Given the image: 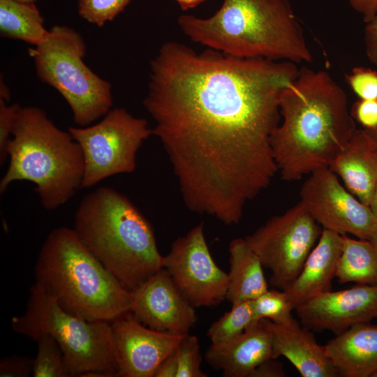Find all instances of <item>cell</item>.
Wrapping results in <instances>:
<instances>
[{"mask_svg":"<svg viewBox=\"0 0 377 377\" xmlns=\"http://www.w3.org/2000/svg\"><path fill=\"white\" fill-rule=\"evenodd\" d=\"M300 201L323 229L369 240L377 217L340 183L330 168L309 174L301 187Z\"/></svg>","mask_w":377,"mask_h":377,"instance_id":"7c38bea8","label":"cell"},{"mask_svg":"<svg viewBox=\"0 0 377 377\" xmlns=\"http://www.w3.org/2000/svg\"><path fill=\"white\" fill-rule=\"evenodd\" d=\"M21 2H26V3H35L38 0H15Z\"/></svg>","mask_w":377,"mask_h":377,"instance_id":"b9f144b4","label":"cell"},{"mask_svg":"<svg viewBox=\"0 0 377 377\" xmlns=\"http://www.w3.org/2000/svg\"><path fill=\"white\" fill-rule=\"evenodd\" d=\"M261 321L271 337L273 358L283 356L302 377L338 376L325 346L320 345L311 330L296 319L284 324L268 319Z\"/></svg>","mask_w":377,"mask_h":377,"instance_id":"2e32d148","label":"cell"},{"mask_svg":"<svg viewBox=\"0 0 377 377\" xmlns=\"http://www.w3.org/2000/svg\"><path fill=\"white\" fill-rule=\"evenodd\" d=\"M130 312L145 325L176 334H189L197 323L195 307L161 268L130 290Z\"/></svg>","mask_w":377,"mask_h":377,"instance_id":"4fadbf2b","label":"cell"},{"mask_svg":"<svg viewBox=\"0 0 377 377\" xmlns=\"http://www.w3.org/2000/svg\"><path fill=\"white\" fill-rule=\"evenodd\" d=\"M283 364L274 358H269L258 365L250 377H284Z\"/></svg>","mask_w":377,"mask_h":377,"instance_id":"836d02e7","label":"cell"},{"mask_svg":"<svg viewBox=\"0 0 377 377\" xmlns=\"http://www.w3.org/2000/svg\"><path fill=\"white\" fill-rule=\"evenodd\" d=\"M21 106L17 103L8 105L0 99V163L2 165L7 156V147L12 136L17 112Z\"/></svg>","mask_w":377,"mask_h":377,"instance_id":"f546056e","label":"cell"},{"mask_svg":"<svg viewBox=\"0 0 377 377\" xmlns=\"http://www.w3.org/2000/svg\"><path fill=\"white\" fill-rule=\"evenodd\" d=\"M252 300L232 304L231 309L214 321L207 330L211 344L229 342L254 326Z\"/></svg>","mask_w":377,"mask_h":377,"instance_id":"cb8c5ba5","label":"cell"},{"mask_svg":"<svg viewBox=\"0 0 377 377\" xmlns=\"http://www.w3.org/2000/svg\"><path fill=\"white\" fill-rule=\"evenodd\" d=\"M0 34L37 46L46 39L49 30L35 3L0 0Z\"/></svg>","mask_w":377,"mask_h":377,"instance_id":"7402d4cb","label":"cell"},{"mask_svg":"<svg viewBox=\"0 0 377 377\" xmlns=\"http://www.w3.org/2000/svg\"><path fill=\"white\" fill-rule=\"evenodd\" d=\"M230 270L226 300L231 304L253 300L268 290L263 265L244 238L228 246Z\"/></svg>","mask_w":377,"mask_h":377,"instance_id":"44dd1931","label":"cell"},{"mask_svg":"<svg viewBox=\"0 0 377 377\" xmlns=\"http://www.w3.org/2000/svg\"><path fill=\"white\" fill-rule=\"evenodd\" d=\"M35 283L67 311L91 321L112 322L130 311V290L87 249L73 228L59 227L44 241Z\"/></svg>","mask_w":377,"mask_h":377,"instance_id":"5b68a950","label":"cell"},{"mask_svg":"<svg viewBox=\"0 0 377 377\" xmlns=\"http://www.w3.org/2000/svg\"><path fill=\"white\" fill-rule=\"evenodd\" d=\"M131 0H77L80 17L91 24L102 27L118 15Z\"/></svg>","mask_w":377,"mask_h":377,"instance_id":"83f0119b","label":"cell"},{"mask_svg":"<svg viewBox=\"0 0 377 377\" xmlns=\"http://www.w3.org/2000/svg\"><path fill=\"white\" fill-rule=\"evenodd\" d=\"M323 228L302 201L269 218L245 239L271 272L270 284L287 290L317 243Z\"/></svg>","mask_w":377,"mask_h":377,"instance_id":"30bf717a","label":"cell"},{"mask_svg":"<svg viewBox=\"0 0 377 377\" xmlns=\"http://www.w3.org/2000/svg\"><path fill=\"white\" fill-rule=\"evenodd\" d=\"M300 323L311 331L339 334L377 318V286L356 284L320 294L295 309Z\"/></svg>","mask_w":377,"mask_h":377,"instance_id":"9a60e30c","label":"cell"},{"mask_svg":"<svg viewBox=\"0 0 377 377\" xmlns=\"http://www.w3.org/2000/svg\"><path fill=\"white\" fill-rule=\"evenodd\" d=\"M330 168L352 194L369 206L377 178V145L366 129H356Z\"/></svg>","mask_w":377,"mask_h":377,"instance_id":"ffe728a7","label":"cell"},{"mask_svg":"<svg viewBox=\"0 0 377 377\" xmlns=\"http://www.w3.org/2000/svg\"><path fill=\"white\" fill-rule=\"evenodd\" d=\"M29 54L38 77L63 96L77 125L89 126L111 109V85L84 63L86 45L77 31L55 25Z\"/></svg>","mask_w":377,"mask_h":377,"instance_id":"ba28073f","label":"cell"},{"mask_svg":"<svg viewBox=\"0 0 377 377\" xmlns=\"http://www.w3.org/2000/svg\"><path fill=\"white\" fill-rule=\"evenodd\" d=\"M342 249V235L323 229L300 272L285 290L295 309L308 300L332 290V281L336 277Z\"/></svg>","mask_w":377,"mask_h":377,"instance_id":"e0dca14e","label":"cell"},{"mask_svg":"<svg viewBox=\"0 0 377 377\" xmlns=\"http://www.w3.org/2000/svg\"><path fill=\"white\" fill-rule=\"evenodd\" d=\"M369 240L377 247V220Z\"/></svg>","mask_w":377,"mask_h":377,"instance_id":"ab89813d","label":"cell"},{"mask_svg":"<svg viewBox=\"0 0 377 377\" xmlns=\"http://www.w3.org/2000/svg\"><path fill=\"white\" fill-rule=\"evenodd\" d=\"M163 268L195 308L216 306L226 300L228 273L212 258L203 223L173 241L169 253L163 256Z\"/></svg>","mask_w":377,"mask_h":377,"instance_id":"8fae6325","label":"cell"},{"mask_svg":"<svg viewBox=\"0 0 377 377\" xmlns=\"http://www.w3.org/2000/svg\"><path fill=\"white\" fill-rule=\"evenodd\" d=\"M110 323L121 377H154L186 335L151 329L130 311Z\"/></svg>","mask_w":377,"mask_h":377,"instance_id":"5bb4252c","label":"cell"},{"mask_svg":"<svg viewBox=\"0 0 377 377\" xmlns=\"http://www.w3.org/2000/svg\"><path fill=\"white\" fill-rule=\"evenodd\" d=\"M252 302L253 325L263 319L279 324L287 323L294 319L292 311L295 309L285 290L268 289Z\"/></svg>","mask_w":377,"mask_h":377,"instance_id":"d4e9b609","label":"cell"},{"mask_svg":"<svg viewBox=\"0 0 377 377\" xmlns=\"http://www.w3.org/2000/svg\"><path fill=\"white\" fill-rule=\"evenodd\" d=\"M367 130V129H366ZM370 135L372 137L377 145V128L373 130H367Z\"/></svg>","mask_w":377,"mask_h":377,"instance_id":"60d3db41","label":"cell"},{"mask_svg":"<svg viewBox=\"0 0 377 377\" xmlns=\"http://www.w3.org/2000/svg\"><path fill=\"white\" fill-rule=\"evenodd\" d=\"M175 350L161 362L154 377H177L178 363Z\"/></svg>","mask_w":377,"mask_h":377,"instance_id":"d590c367","label":"cell"},{"mask_svg":"<svg viewBox=\"0 0 377 377\" xmlns=\"http://www.w3.org/2000/svg\"><path fill=\"white\" fill-rule=\"evenodd\" d=\"M343 236L336 277L339 283L377 286V247L369 240Z\"/></svg>","mask_w":377,"mask_h":377,"instance_id":"603a6c76","label":"cell"},{"mask_svg":"<svg viewBox=\"0 0 377 377\" xmlns=\"http://www.w3.org/2000/svg\"><path fill=\"white\" fill-rule=\"evenodd\" d=\"M369 207L371 209L374 214H375V216L377 217V178H376L374 192L371 202L369 204Z\"/></svg>","mask_w":377,"mask_h":377,"instance_id":"f35d334b","label":"cell"},{"mask_svg":"<svg viewBox=\"0 0 377 377\" xmlns=\"http://www.w3.org/2000/svg\"><path fill=\"white\" fill-rule=\"evenodd\" d=\"M10 98V94L8 88L4 84V82L2 80H1L0 99H3L6 101V102H8L9 101Z\"/></svg>","mask_w":377,"mask_h":377,"instance_id":"74e56055","label":"cell"},{"mask_svg":"<svg viewBox=\"0 0 377 377\" xmlns=\"http://www.w3.org/2000/svg\"><path fill=\"white\" fill-rule=\"evenodd\" d=\"M177 22L194 43L228 55L297 64L313 60L288 0H223L208 18L182 15Z\"/></svg>","mask_w":377,"mask_h":377,"instance_id":"3957f363","label":"cell"},{"mask_svg":"<svg viewBox=\"0 0 377 377\" xmlns=\"http://www.w3.org/2000/svg\"><path fill=\"white\" fill-rule=\"evenodd\" d=\"M298 71L288 61L161 46L143 105L190 211L237 224L269 186L278 172L271 138L281 96Z\"/></svg>","mask_w":377,"mask_h":377,"instance_id":"6da1fadb","label":"cell"},{"mask_svg":"<svg viewBox=\"0 0 377 377\" xmlns=\"http://www.w3.org/2000/svg\"><path fill=\"white\" fill-rule=\"evenodd\" d=\"M7 156L8 167L0 181L1 193L13 182H30L36 185L42 206L52 211L82 188L84 161L80 145L40 108H20Z\"/></svg>","mask_w":377,"mask_h":377,"instance_id":"8992f818","label":"cell"},{"mask_svg":"<svg viewBox=\"0 0 377 377\" xmlns=\"http://www.w3.org/2000/svg\"><path fill=\"white\" fill-rule=\"evenodd\" d=\"M324 346L338 376L377 377V325H355Z\"/></svg>","mask_w":377,"mask_h":377,"instance_id":"d6986e66","label":"cell"},{"mask_svg":"<svg viewBox=\"0 0 377 377\" xmlns=\"http://www.w3.org/2000/svg\"><path fill=\"white\" fill-rule=\"evenodd\" d=\"M205 357L224 377H250L258 365L273 358L271 337L260 320L229 342L211 344Z\"/></svg>","mask_w":377,"mask_h":377,"instance_id":"ac0fdd59","label":"cell"},{"mask_svg":"<svg viewBox=\"0 0 377 377\" xmlns=\"http://www.w3.org/2000/svg\"><path fill=\"white\" fill-rule=\"evenodd\" d=\"M358 13L364 22H368L377 14V0H347Z\"/></svg>","mask_w":377,"mask_h":377,"instance_id":"e575fe53","label":"cell"},{"mask_svg":"<svg viewBox=\"0 0 377 377\" xmlns=\"http://www.w3.org/2000/svg\"><path fill=\"white\" fill-rule=\"evenodd\" d=\"M178 371L177 377H206L201 370L202 355L198 338L186 334L175 350Z\"/></svg>","mask_w":377,"mask_h":377,"instance_id":"4316f807","label":"cell"},{"mask_svg":"<svg viewBox=\"0 0 377 377\" xmlns=\"http://www.w3.org/2000/svg\"><path fill=\"white\" fill-rule=\"evenodd\" d=\"M350 114L363 128L373 130L377 128V100H358L353 104Z\"/></svg>","mask_w":377,"mask_h":377,"instance_id":"1f68e13d","label":"cell"},{"mask_svg":"<svg viewBox=\"0 0 377 377\" xmlns=\"http://www.w3.org/2000/svg\"><path fill=\"white\" fill-rule=\"evenodd\" d=\"M37 353L33 359L34 377H70L64 354L57 342L49 334L40 336L36 341Z\"/></svg>","mask_w":377,"mask_h":377,"instance_id":"484cf974","label":"cell"},{"mask_svg":"<svg viewBox=\"0 0 377 377\" xmlns=\"http://www.w3.org/2000/svg\"><path fill=\"white\" fill-rule=\"evenodd\" d=\"M10 325L34 341L43 334L52 336L62 350L70 377L120 376L110 322L88 320L67 311L36 283L25 311L13 316Z\"/></svg>","mask_w":377,"mask_h":377,"instance_id":"52a82bcc","label":"cell"},{"mask_svg":"<svg viewBox=\"0 0 377 377\" xmlns=\"http://www.w3.org/2000/svg\"><path fill=\"white\" fill-rule=\"evenodd\" d=\"M364 39L367 57L377 66V14L370 21L366 22Z\"/></svg>","mask_w":377,"mask_h":377,"instance_id":"d6a6232c","label":"cell"},{"mask_svg":"<svg viewBox=\"0 0 377 377\" xmlns=\"http://www.w3.org/2000/svg\"><path fill=\"white\" fill-rule=\"evenodd\" d=\"M68 131L83 154L82 188L117 174L133 172L137 153L152 135L145 119L134 117L122 108H111L95 124L69 127Z\"/></svg>","mask_w":377,"mask_h":377,"instance_id":"9c48e42d","label":"cell"},{"mask_svg":"<svg viewBox=\"0 0 377 377\" xmlns=\"http://www.w3.org/2000/svg\"><path fill=\"white\" fill-rule=\"evenodd\" d=\"M346 80L360 99L377 100V71L355 67L346 75Z\"/></svg>","mask_w":377,"mask_h":377,"instance_id":"f1b7e54d","label":"cell"},{"mask_svg":"<svg viewBox=\"0 0 377 377\" xmlns=\"http://www.w3.org/2000/svg\"><path fill=\"white\" fill-rule=\"evenodd\" d=\"M33 371V359L20 355L3 357L0 361L1 377H27Z\"/></svg>","mask_w":377,"mask_h":377,"instance_id":"4dcf8cb0","label":"cell"},{"mask_svg":"<svg viewBox=\"0 0 377 377\" xmlns=\"http://www.w3.org/2000/svg\"><path fill=\"white\" fill-rule=\"evenodd\" d=\"M73 229L129 290L163 268L151 225L126 195L111 187H98L83 197Z\"/></svg>","mask_w":377,"mask_h":377,"instance_id":"277c9868","label":"cell"},{"mask_svg":"<svg viewBox=\"0 0 377 377\" xmlns=\"http://www.w3.org/2000/svg\"><path fill=\"white\" fill-rule=\"evenodd\" d=\"M183 10L194 8L206 0H175Z\"/></svg>","mask_w":377,"mask_h":377,"instance_id":"8d00e7d4","label":"cell"},{"mask_svg":"<svg viewBox=\"0 0 377 377\" xmlns=\"http://www.w3.org/2000/svg\"><path fill=\"white\" fill-rule=\"evenodd\" d=\"M281 121L271 145L286 181L330 168L357 129L343 89L324 70L299 68L280 99Z\"/></svg>","mask_w":377,"mask_h":377,"instance_id":"7a4b0ae2","label":"cell"}]
</instances>
